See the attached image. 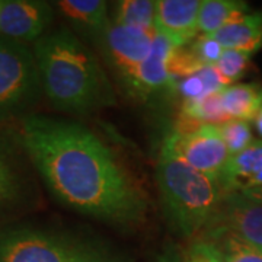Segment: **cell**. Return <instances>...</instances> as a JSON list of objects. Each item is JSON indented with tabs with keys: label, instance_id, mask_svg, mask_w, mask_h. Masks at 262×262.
<instances>
[{
	"label": "cell",
	"instance_id": "cell-16",
	"mask_svg": "<svg viewBox=\"0 0 262 262\" xmlns=\"http://www.w3.org/2000/svg\"><path fill=\"white\" fill-rule=\"evenodd\" d=\"M219 96L230 120L253 121L262 106V86L256 83L230 84Z\"/></svg>",
	"mask_w": 262,
	"mask_h": 262
},
{
	"label": "cell",
	"instance_id": "cell-14",
	"mask_svg": "<svg viewBox=\"0 0 262 262\" xmlns=\"http://www.w3.org/2000/svg\"><path fill=\"white\" fill-rule=\"evenodd\" d=\"M57 8L73 28L84 37L99 42L111 25L108 3L102 0H60Z\"/></svg>",
	"mask_w": 262,
	"mask_h": 262
},
{
	"label": "cell",
	"instance_id": "cell-8",
	"mask_svg": "<svg viewBox=\"0 0 262 262\" xmlns=\"http://www.w3.org/2000/svg\"><path fill=\"white\" fill-rule=\"evenodd\" d=\"M54 18V9L41 0H6L0 6V37L18 42L38 41Z\"/></svg>",
	"mask_w": 262,
	"mask_h": 262
},
{
	"label": "cell",
	"instance_id": "cell-9",
	"mask_svg": "<svg viewBox=\"0 0 262 262\" xmlns=\"http://www.w3.org/2000/svg\"><path fill=\"white\" fill-rule=\"evenodd\" d=\"M229 230L262 248V204L242 192H226L214 217L203 233Z\"/></svg>",
	"mask_w": 262,
	"mask_h": 262
},
{
	"label": "cell",
	"instance_id": "cell-24",
	"mask_svg": "<svg viewBox=\"0 0 262 262\" xmlns=\"http://www.w3.org/2000/svg\"><path fill=\"white\" fill-rule=\"evenodd\" d=\"M182 262H225L220 251L211 241L198 237L184 252Z\"/></svg>",
	"mask_w": 262,
	"mask_h": 262
},
{
	"label": "cell",
	"instance_id": "cell-10",
	"mask_svg": "<svg viewBox=\"0 0 262 262\" xmlns=\"http://www.w3.org/2000/svg\"><path fill=\"white\" fill-rule=\"evenodd\" d=\"M201 0H158L155 31L175 48L191 44L198 34Z\"/></svg>",
	"mask_w": 262,
	"mask_h": 262
},
{
	"label": "cell",
	"instance_id": "cell-4",
	"mask_svg": "<svg viewBox=\"0 0 262 262\" xmlns=\"http://www.w3.org/2000/svg\"><path fill=\"white\" fill-rule=\"evenodd\" d=\"M0 262H131L98 239L29 226L0 227Z\"/></svg>",
	"mask_w": 262,
	"mask_h": 262
},
{
	"label": "cell",
	"instance_id": "cell-18",
	"mask_svg": "<svg viewBox=\"0 0 262 262\" xmlns=\"http://www.w3.org/2000/svg\"><path fill=\"white\" fill-rule=\"evenodd\" d=\"M211 241L220 251L225 262H262V248L251 244L229 230H213L201 234Z\"/></svg>",
	"mask_w": 262,
	"mask_h": 262
},
{
	"label": "cell",
	"instance_id": "cell-22",
	"mask_svg": "<svg viewBox=\"0 0 262 262\" xmlns=\"http://www.w3.org/2000/svg\"><path fill=\"white\" fill-rule=\"evenodd\" d=\"M219 131L230 156L244 151L255 140L251 122L244 120H229L225 124L219 125Z\"/></svg>",
	"mask_w": 262,
	"mask_h": 262
},
{
	"label": "cell",
	"instance_id": "cell-6",
	"mask_svg": "<svg viewBox=\"0 0 262 262\" xmlns=\"http://www.w3.org/2000/svg\"><path fill=\"white\" fill-rule=\"evenodd\" d=\"M163 144L191 168L219 179L230 158L217 125H200L189 131H172Z\"/></svg>",
	"mask_w": 262,
	"mask_h": 262
},
{
	"label": "cell",
	"instance_id": "cell-25",
	"mask_svg": "<svg viewBox=\"0 0 262 262\" xmlns=\"http://www.w3.org/2000/svg\"><path fill=\"white\" fill-rule=\"evenodd\" d=\"M158 262H182V256L175 246H169L168 249L160 255Z\"/></svg>",
	"mask_w": 262,
	"mask_h": 262
},
{
	"label": "cell",
	"instance_id": "cell-11",
	"mask_svg": "<svg viewBox=\"0 0 262 262\" xmlns=\"http://www.w3.org/2000/svg\"><path fill=\"white\" fill-rule=\"evenodd\" d=\"M175 47L158 32L153 38V48L149 57L137 69L125 89L139 98H150L163 91H173L175 80L170 77L168 61Z\"/></svg>",
	"mask_w": 262,
	"mask_h": 262
},
{
	"label": "cell",
	"instance_id": "cell-3",
	"mask_svg": "<svg viewBox=\"0 0 262 262\" xmlns=\"http://www.w3.org/2000/svg\"><path fill=\"white\" fill-rule=\"evenodd\" d=\"M156 184L169 225L184 237L206 229L226 194L219 179L191 168L166 144L156 162Z\"/></svg>",
	"mask_w": 262,
	"mask_h": 262
},
{
	"label": "cell",
	"instance_id": "cell-12",
	"mask_svg": "<svg viewBox=\"0 0 262 262\" xmlns=\"http://www.w3.org/2000/svg\"><path fill=\"white\" fill-rule=\"evenodd\" d=\"M22 146L0 131V214L19 207L28 196V178L20 160Z\"/></svg>",
	"mask_w": 262,
	"mask_h": 262
},
{
	"label": "cell",
	"instance_id": "cell-7",
	"mask_svg": "<svg viewBox=\"0 0 262 262\" xmlns=\"http://www.w3.org/2000/svg\"><path fill=\"white\" fill-rule=\"evenodd\" d=\"M155 34L156 31L147 32L111 22L102 39L98 42L106 61L115 70L124 86L130 83L137 69L151 53Z\"/></svg>",
	"mask_w": 262,
	"mask_h": 262
},
{
	"label": "cell",
	"instance_id": "cell-23",
	"mask_svg": "<svg viewBox=\"0 0 262 262\" xmlns=\"http://www.w3.org/2000/svg\"><path fill=\"white\" fill-rule=\"evenodd\" d=\"M188 46L192 50V53L195 54L203 67H214L223 53V47L219 42H215L214 39L206 35H198Z\"/></svg>",
	"mask_w": 262,
	"mask_h": 262
},
{
	"label": "cell",
	"instance_id": "cell-20",
	"mask_svg": "<svg viewBox=\"0 0 262 262\" xmlns=\"http://www.w3.org/2000/svg\"><path fill=\"white\" fill-rule=\"evenodd\" d=\"M156 2L153 0H121L115 3L113 22L141 31H155Z\"/></svg>",
	"mask_w": 262,
	"mask_h": 262
},
{
	"label": "cell",
	"instance_id": "cell-19",
	"mask_svg": "<svg viewBox=\"0 0 262 262\" xmlns=\"http://www.w3.org/2000/svg\"><path fill=\"white\" fill-rule=\"evenodd\" d=\"M229 84L220 76L215 67H204L194 75L177 80L173 92H178L184 102H194L208 95L219 94Z\"/></svg>",
	"mask_w": 262,
	"mask_h": 262
},
{
	"label": "cell",
	"instance_id": "cell-26",
	"mask_svg": "<svg viewBox=\"0 0 262 262\" xmlns=\"http://www.w3.org/2000/svg\"><path fill=\"white\" fill-rule=\"evenodd\" d=\"M242 194L248 196V198L253 200V201H256V203L262 204V187L248 189V191H245V192H242Z\"/></svg>",
	"mask_w": 262,
	"mask_h": 262
},
{
	"label": "cell",
	"instance_id": "cell-17",
	"mask_svg": "<svg viewBox=\"0 0 262 262\" xmlns=\"http://www.w3.org/2000/svg\"><path fill=\"white\" fill-rule=\"evenodd\" d=\"M249 6L239 0H201L198 12V32L201 35L214 34L236 19L248 13Z\"/></svg>",
	"mask_w": 262,
	"mask_h": 262
},
{
	"label": "cell",
	"instance_id": "cell-15",
	"mask_svg": "<svg viewBox=\"0 0 262 262\" xmlns=\"http://www.w3.org/2000/svg\"><path fill=\"white\" fill-rule=\"evenodd\" d=\"M206 37L214 39L223 50H244L255 54L262 47V13H246Z\"/></svg>",
	"mask_w": 262,
	"mask_h": 262
},
{
	"label": "cell",
	"instance_id": "cell-1",
	"mask_svg": "<svg viewBox=\"0 0 262 262\" xmlns=\"http://www.w3.org/2000/svg\"><path fill=\"white\" fill-rule=\"evenodd\" d=\"M29 162L66 207L120 226L144 220L147 201L113 150L77 121L25 115L16 133Z\"/></svg>",
	"mask_w": 262,
	"mask_h": 262
},
{
	"label": "cell",
	"instance_id": "cell-28",
	"mask_svg": "<svg viewBox=\"0 0 262 262\" xmlns=\"http://www.w3.org/2000/svg\"><path fill=\"white\" fill-rule=\"evenodd\" d=\"M0 6H2V0H0Z\"/></svg>",
	"mask_w": 262,
	"mask_h": 262
},
{
	"label": "cell",
	"instance_id": "cell-21",
	"mask_svg": "<svg viewBox=\"0 0 262 262\" xmlns=\"http://www.w3.org/2000/svg\"><path fill=\"white\" fill-rule=\"evenodd\" d=\"M253 53L244 50H223L222 56L214 66L220 76L229 86L234 84L241 77H244L251 64Z\"/></svg>",
	"mask_w": 262,
	"mask_h": 262
},
{
	"label": "cell",
	"instance_id": "cell-5",
	"mask_svg": "<svg viewBox=\"0 0 262 262\" xmlns=\"http://www.w3.org/2000/svg\"><path fill=\"white\" fill-rule=\"evenodd\" d=\"M41 91L34 53L22 42L0 37V120L28 110Z\"/></svg>",
	"mask_w": 262,
	"mask_h": 262
},
{
	"label": "cell",
	"instance_id": "cell-2",
	"mask_svg": "<svg viewBox=\"0 0 262 262\" xmlns=\"http://www.w3.org/2000/svg\"><path fill=\"white\" fill-rule=\"evenodd\" d=\"M42 92L53 106L69 114H89L115 103L105 72L73 31L60 28L34 42Z\"/></svg>",
	"mask_w": 262,
	"mask_h": 262
},
{
	"label": "cell",
	"instance_id": "cell-27",
	"mask_svg": "<svg viewBox=\"0 0 262 262\" xmlns=\"http://www.w3.org/2000/svg\"><path fill=\"white\" fill-rule=\"evenodd\" d=\"M253 127H255V131L258 133L259 139L262 140V106L261 110H259V113L256 114L255 120H253Z\"/></svg>",
	"mask_w": 262,
	"mask_h": 262
},
{
	"label": "cell",
	"instance_id": "cell-13",
	"mask_svg": "<svg viewBox=\"0 0 262 262\" xmlns=\"http://www.w3.org/2000/svg\"><path fill=\"white\" fill-rule=\"evenodd\" d=\"M219 182L225 192H245L262 187V140L255 139L244 151L230 156Z\"/></svg>",
	"mask_w": 262,
	"mask_h": 262
}]
</instances>
